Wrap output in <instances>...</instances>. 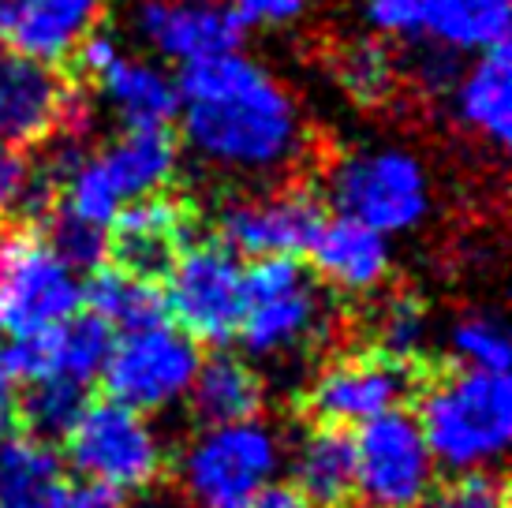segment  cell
Returning a JSON list of instances; mask_svg holds the SVG:
<instances>
[{
  "label": "cell",
  "mask_w": 512,
  "mask_h": 508,
  "mask_svg": "<svg viewBox=\"0 0 512 508\" xmlns=\"http://www.w3.org/2000/svg\"><path fill=\"white\" fill-rule=\"evenodd\" d=\"M90 101L64 68L23 53L0 57V139L34 150L57 135H83Z\"/></svg>",
  "instance_id": "obj_10"
},
{
  "label": "cell",
  "mask_w": 512,
  "mask_h": 508,
  "mask_svg": "<svg viewBox=\"0 0 512 508\" xmlns=\"http://www.w3.org/2000/svg\"><path fill=\"white\" fill-rule=\"evenodd\" d=\"M456 116L479 139L505 146L512 131V49L509 42L479 49V60L456 79Z\"/></svg>",
  "instance_id": "obj_22"
},
{
  "label": "cell",
  "mask_w": 512,
  "mask_h": 508,
  "mask_svg": "<svg viewBox=\"0 0 512 508\" xmlns=\"http://www.w3.org/2000/svg\"><path fill=\"white\" fill-rule=\"evenodd\" d=\"M329 202L374 232H408L430 210L427 169L404 150L341 157L329 169Z\"/></svg>",
  "instance_id": "obj_9"
},
{
  "label": "cell",
  "mask_w": 512,
  "mask_h": 508,
  "mask_svg": "<svg viewBox=\"0 0 512 508\" xmlns=\"http://www.w3.org/2000/svg\"><path fill=\"white\" fill-rule=\"evenodd\" d=\"M348 508H374V505H356V501H352V505H348Z\"/></svg>",
  "instance_id": "obj_41"
},
{
  "label": "cell",
  "mask_w": 512,
  "mask_h": 508,
  "mask_svg": "<svg viewBox=\"0 0 512 508\" xmlns=\"http://www.w3.org/2000/svg\"><path fill=\"white\" fill-rule=\"evenodd\" d=\"M139 30L161 57L184 68L236 53L247 34L225 0H146Z\"/></svg>",
  "instance_id": "obj_17"
},
{
  "label": "cell",
  "mask_w": 512,
  "mask_h": 508,
  "mask_svg": "<svg viewBox=\"0 0 512 508\" xmlns=\"http://www.w3.org/2000/svg\"><path fill=\"white\" fill-rule=\"evenodd\" d=\"M326 225L322 198L307 184H288L255 198H240L217 217V240L243 258H299L311 251L318 228Z\"/></svg>",
  "instance_id": "obj_15"
},
{
  "label": "cell",
  "mask_w": 512,
  "mask_h": 508,
  "mask_svg": "<svg viewBox=\"0 0 512 508\" xmlns=\"http://www.w3.org/2000/svg\"><path fill=\"white\" fill-rule=\"evenodd\" d=\"M512 0H438L427 34L456 53H479L486 45L509 42Z\"/></svg>",
  "instance_id": "obj_26"
},
{
  "label": "cell",
  "mask_w": 512,
  "mask_h": 508,
  "mask_svg": "<svg viewBox=\"0 0 512 508\" xmlns=\"http://www.w3.org/2000/svg\"><path fill=\"white\" fill-rule=\"evenodd\" d=\"M165 284H169L165 311L176 318L187 337L206 340V344H228L240 333L243 266L240 254L228 251L217 236L210 240L199 236L191 243L169 269Z\"/></svg>",
  "instance_id": "obj_12"
},
{
  "label": "cell",
  "mask_w": 512,
  "mask_h": 508,
  "mask_svg": "<svg viewBox=\"0 0 512 508\" xmlns=\"http://www.w3.org/2000/svg\"><path fill=\"white\" fill-rule=\"evenodd\" d=\"M434 4L438 0H363V12L374 30L400 38V42H415L427 34Z\"/></svg>",
  "instance_id": "obj_33"
},
{
  "label": "cell",
  "mask_w": 512,
  "mask_h": 508,
  "mask_svg": "<svg viewBox=\"0 0 512 508\" xmlns=\"http://www.w3.org/2000/svg\"><path fill=\"white\" fill-rule=\"evenodd\" d=\"M277 467L281 445L258 419L206 426L184 456L180 490L195 508H240L270 486Z\"/></svg>",
  "instance_id": "obj_8"
},
{
  "label": "cell",
  "mask_w": 512,
  "mask_h": 508,
  "mask_svg": "<svg viewBox=\"0 0 512 508\" xmlns=\"http://www.w3.org/2000/svg\"><path fill=\"white\" fill-rule=\"evenodd\" d=\"M240 508H311V505H307L292 486H266L262 494H255Z\"/></svg>",
  "instance_id": "obj_39"
},
{
  "label": "cell",
  "mask_w": 512,
  "mask_h": 508,
  "mask_svg": "<svg viewBox=\"0 0 512 508\" xmlns=\"http://www.w3.org/2000/svg\"><path fill=\"white\" fill-rule=\"evenodd\" d=\"M184 139L228 172H273L303 150V116L258 60L236 53L187 64L176 79Z\"/></svg>",
  "instance_id": "obj_1"
},
{
  "label": "cell",
  "mask_w": 512,
  "mask_h": 508,
  "mask_svg": "<svg viewBox=\"0 0 512 508\" xmlns=\"http://www.w3.org/2000/svg\"><path fill=\"white\" fill-rule=\"evenodd\" d=\"M333 314L322 284L299 266V258H255L243 273V318L236 337L251 355H299L311 352L329 333Z\"/></svg>",
  "instance_id": "obj_4"
},
{
  "label": "cell",
  "mask_w": 512,
  "mask_h": 508,
  "mask_svg": "<svg viewBox=\"0 0 512 508\" xmlns=\"http://www.w3.org/2000/svg\"><path fill=\"white\" fill-rule=\"evenodd\" d=\"M68 464L86 482H101L116 494H135L161 482L165 449L143 411L120 400H90L64 438Z\"/></svg>",
  "instance_id": "obj_6"
},
{
  "label": "cell",
  "mask_w": 512,
  "mask_h": 508,
  "mask_svg": "<svg viewBox=\"0 0 512 508\" xmlns=\"http://www.w3.org/2000/svg\"><path fill=\"white\" fill-rule=\"evenodd\" d=\"M199 240V206L176 191L135 198L105 225V262L161 284L176 258Z\"/></svg>",
  "instance_id": "obj_14"
},
{
  "label": "cell",
  "mask_w": 512,
  "mask_h": 508,
  "mask_svg": "<svg viewBox=\"0 0 512 508\" xmlns=\"http://www.w3.org/2000/svg\"><path fill=\"white\" fill-rule=\"evenodd\" d=\"M27 385V393H19V434H30L49 445L64 441L90 404V389L68 378H38Z\"/></svg>",
  "instance_id": "obj_27"
},
{
  "label": "cell",
  "mask_w": 512,
  "mask_h": 508,
  "mask_svg": "<svg viewBox=\"0 0 512 508\" xmlns=\"http://www.w3.org/2000/svg\"><path fill=\"white\" fill-rule=\"evenodd\" d=\"M94 86L109 98L116 116L124 120V127L172 124L176 113H180L176 79H169L161 68L143 64V60L116 57L113 64L94 79Z\"/></svg>",
  "instance_id": "obj_23"
},
{
  "label": "cell",
  "mask_w": 512,
  "mask_h": 508,
  "mask_svg": "<svg viewBox=\"0 0 512 508\" xmlns=\"http://www.w3.org/2000/svg\"><path fill=\"white\" fill-rule=\"evenodd\" d=\"M57 508H124V494H116L101 482H68Z\"/></svg>",
  "instance_id": "obj_36"
},
{
  "label": "cell",
  "mask_w": 512,
  "mask_h": 508,
  "mask_svg": "<svg viewBox=\"0 0 512 508\" xmlns=\"http://www.w3.org/2000/svg\"><path fill=\"white\" fill-rule=\"evenodd\" d=\"M434 486V456L412 411L393 408L356 438V490L374 508H419Z\"/></svg>",
  "instance_id": "obj_13"
},
{
  "label": "cell",
  "mask_w": 512,
  "mask_h": 508,
  "mask_svg": "<svg viewBox=\"0 0 512 508\" xmlns=\"http://www.w3.org/2000/svg\"><path fill=\"white\" fill-rule=\"evenodd\" d=\"M42 236L45 243L57 251L60 262H68V266L79 273H90V269H98L105 262V225H94V221H86L79 213H72L64 202H57L53 210L45 213L42 225Z\"/></svg>",
  "instance_id": "obj_30"
},
{
  "label": "cell",
  "mask_w": 512,
  "mask_h": 508,
  "mask_svg": "<svg viewBox=\"0 0 512 508\" xmlns=\"http://www.w3.org/2000/svg\"><path fill=\"white\" fill-rule=\"evenodd\" d=\"M314 277L344 296H367L389 277V243L352 217H333L311 243Z\"/></svg>",
  "instance_id": "obj_19"
},
{
  "label": "cell",
  "mask_w": 512,
  "mask_h": 508,
  "mask_svg": "<svg viewBox=\"0 0 512 508\" xmlns=\"http://www.w3.org/2000/svg\"><path fill=\"white\" fill-rule=\"evenodd\" d=\"M180 165V139L172 124L124 127L101 154H83L60 184V202L72 213L109 225L116 210L172 184Z\"/></svg>",
  "instance_id": "obj_3"
},
{
  "label": "cell",
  "mask_w": 512,
  "mask_h": 508,
  "mask_svg": "<svg viewBox=\"0 0 512 508\" xmlns=\"http://www.w3.org/2000/svg\"><path fill=\"white\" fill-rule=\"evenodd\" d=\"M8 42V8H4V0H0V49Z\"/></svg>",
  "instance_id": "obj_40"
},
{
  "label": "cell",
  "mask_w": 512,
  "mask_h": 508,
  "mask_svg": "<svg viewBox=\"0 0 512 508\" xmlns=\"http://www.w3.org/2000/svg\"><path fill=\"white\" fill-rule=\"evenodd\" d=\"M64 460L49 441L12 434L0 441V508H57Z\"/></svg>",
  "instance_id": "obj_24"
},
{
  "label": "cell",
  "mask_w": 512,
  "mask_h": 508,
  "mask_svg": "<svg viewBox=\"0 0 512 508\" xmlns=\"http://www.w3.org/2000/svg\"><path fill=\"white\" fill-rule=\"evenodd\" d=\"M105 0H15L8 8V42L15 53L64 68L72 49L101 27Z\"/></svg>",
  "instance_id": "obj_20"
},
{
  "label": "cell",
  "mask_w": 512,
  "mask_h": 508,
  "mask_svg": "<svg viewBox=\"0 0 512 508\" xmlns=\"http://www.w3.org/2000/svg\"><path fill=\"white\" fill-rule=\"evenodd\" d=\"M419 367L423 359L404 363L363 344L352 352H337L303 389L299 411L307 423L318 426H363L385 411L412 404Z\"/></svg>",
  "instance_id": "obj_7"
},
{
  "label": "cell",
  "mask_w": 512,
  "mask_h": 508,
  "mask_svg": "<svg viewBox=\"0 0 512 508\" xmlns=\"http://www.w3.org/2000/svg\"><path fill=\"white\" fill-rule=\"evenodd\" d=\"M83 307V281L45 243L42 228L0 225V337H34Z\"/></svg>",
  "instance_id": "obj_5"
},
{
  "label": "cell",
  "mask_w": 512,
  "mask_h": 508,
  "mask_svg": "<svg viewBox=\"0 0 512 508\" xmlns=\"http://www.w3.org/2000/svg\"><path fill=\"white\" fill-rule=\"evenodd\" d=\"M419 508H509V482L498 471L471 467L441 486H430Z\"/></svg>",
  "instance_id": "obj_32"
},
{
  "label": "cell",
  "mask_w": 512,
  "mask_h": 508,
  "mask_svg": "<svg viewBox=\"0 0 512 508\" xmlns=\"http://www.w3.org/2000/svg\"><path fill=\"white\" fill-rule=\"evenodd\" d=\"M187 396H191V415L202 430L247 423V419H258V411L266 408V381L240 355L214 352L210 359H199Z\"/></svg>",
  "instance_id": "obj_21"
},
{
  "label": "cell",
  "mask_w": 512,
  "mask_h": 508,
  "mask_svg": "<svg viewBox=\"0 0 512 508\" xmlns=\"http://www.w3.org/2000/svg\"><path fill=\"white\" fill-rule=\"evenodd\" d=\"M30 169H34V161H30L19 146L0 139V225H4L15 213V206H19V198L27 191Z\"/></svg>",
  "instance_id": "obj_35"
},
{
  "label": "cell",
  "mask_w": 512,
  "mask_h": 508,
  "mask_svg": "<svg viewBox=\"0 0 512 508\" xmlns=\"http://www.w3.org/2000/svg\"><path fill=\"white\" fill-rule=\"evenodd\" d=\"M15 385L19 381L0 367V441L12 438L15 430H19V389Z\"/></svg>",
  "instance_id": "obj_38"
},
{
  "label": "cell",
  "mask_w": 512,
  "mask_h": 508,
  "mask_svg": "<svg viewBox=\"0 0 512 508\" xmlns=\"http://www.w3.org/2000/svg\"><path fill=\"white\" fill-rule=\"evenodd\" d=\"M412 408L434 464L449 471L494 464L509 445V374L468 367L456 359H423Z\"/></svg>",
  "instance_id": "obj_2"
},
{
  "label": "cell",
  "mask_w": 512,
  "mask_h": 508,
  "mask_svg": "<svg viewBox=\"0 0 512 508\" xmlns=\"http://www.w3.org/2000/svg\"><path fill=\"white\" fill-rule=\"evenodd\" d=\"M333 68H337V83L344 86V94L363 109L382 105L397 90V57L382 42L363 38V42L344 45Z\"/></svg>",
  "instance_id": "obj_29"
},
{
  "label": "cell",
  "mask_w": 512,
  "mask_h": 508,
  "mask_svg": "<svg viewBox=\"0 0 512 508\" xmlns=\"http://www.w3.org/2000/svg\"><path fill=\"white\" fill-rule=\"evenodd\" d=\"M288 475L311 508H348L356 501V438L341 426L307 423L292 441Z\"/></svg>",
  "instance_id": "obj_18"
},
{
  "label": "cell",
  "mask_w": 512,
  "mask_h": 508,
  "mask_svg": "<svg viewBox=\"0 0 512 508\" xmlns=\"http://www.w3.org/2000/svg\"><path fill=\"white\" fill-rule=\"evenodd\" d=\"M83 303L90 314H98L101 322L128 329H143V325L165 322V292L150 281H139L124 269L101 262L98 269H90L83 281Z\"/></svg>",
  "instance_id": "obj_25"
},
{
  "label": "cell",
  "mask_w": 512,
  "mask_h": 508,
  "mask_svg": "<svg viewBox=\"0 0 512 508\" xmlns=\"http://www.w3.org/2000/svg\"><path fill=\"white\" fill-rule=\"evenodd\" d=\"M199 359V340L187 337L180 325L154 322L113 340L98 378L109 400L135 411H161L187 393Z\"/></svg>",
  "instance_id": "obj_11"
},
{
  "label": "cell",
  "mask_w": 512,
  "mask_h": 508,
  "mask_svg": "<svg viewBox=\"0 0 512 508\" xmlns=\"http://www.w3.org/2000/svg\"><path fill=\"white\" fill-rule=\"evenodd\" d=\"M423 337H427V303L412 292H397L378 303L370 314V329L363 348H374L393 359H423Z\"/></svg>",
  "instance_id": "obj_28"
},
{
  "label": "cell",
  "mask_w": 512,
  "mask_h": 508,
  "mask_svg": "<svg viewBox=\"0 0 512 508\" xmlns=\"http://www.w3.org/2000/svg\"><path fill=\"white\" fill-rule=\"evenodd\" d=\"M453 352H456V363H468V367H479V370H498V374L509 370V359H512L505 325L498 318H490V314H471L464 322H456Z\"/></svg>",
  "instance_id": "obj_31"
},
{
  "label": "cell",
  "mask_w": 512,
  "mask_h": 508,
  "mask_svg": "<svg viewBox=\"0 0 512 508\" xmlns=\"http://www.w3.org/2000/svg\"><path fill=\"white\" fill-rule=\"evenodd\" d=\"M8 4H15V0H8Z\"/></svg>",
  "instance_id": "obj_42"
},
{
  "label": "cell",
  "mask_w": 512,
  "mask_h": 508,
  "mask_svg": "<svg viewBox=\"0 0 512 508\" xmlns=\"http://www.w3.org/2000/svg\"><path fill=\"white\" fill-rule=\"evenodd\" d=\"M243 27H288L311 12L314 0H225Z\"/></svg>",
  "instance_id": "obj_34"
},
{
  "label": "cell",
  "mask_w": 512,
  "mask_h": 508,
  "mask_svg": "<svg viewBox=\"0 0 512 508\" xmlns=\"http://www.w3.org/2000/svg\"><path fill=\"white\" fill-rule=\"evenodd\" d=\"M113 325L101 322L98 314H79L49 325L34 337L4 340L0 344V367L15 381L38 378H68L79 385H90L98 378L109 348H113Z\"/></svg>",
  "instance_id": "obj_16"
},
{
  "label": "cell",
  "mask_w": 512,
  "mask_h": 508,
  "mask_svg": "<svg viewBox=\"0 0 512 508\" xmlns=\"http://www.w3.org/2000/svg\"><path fill=\"white\" fill-rule=\"evenodd\" d=\"M124 508H195V505L184 497V490H176V486H169V482L161 479L154 486H146V490H135V497Z\"/></svg>",
  "instance_id": "obj_37"
}]
</instances>
